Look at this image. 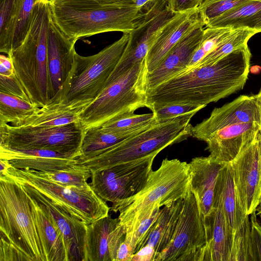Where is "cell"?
<instances>
[{
  "label": "cell",
  "mask_w": 261,
  "mask_h": 261,
  "mask_svg": "<svg viewBox=\"0 0 261 261\" xmlns=\"http://www.w3.org/2000/svg\"><path fill=\"white\" fill-rule=\"evenodd\" d=\"M15 73L12 60L9 56H0V74L8 75Z\"/></svg>",
  "instance_id": "7dc6e473"
},
{
  "label": "cell",
  "mask_w": 261,
  "mask_h": 261,
  "mask_svg": "<svg viewBox=\"0 0 261 261\" xmlns=\"http://www.w3.org/2000/svg\"><path fill=\"white\" fill-rule=\"evenodd\" d=\"M34 104L17 96L0 92V124L15 126L39 109Z\"/></svg>",
  "instance_id": "4dcf8cb0"
},
{
  "label": "cell",
  "mask_w": 261,
  "mask_h": 261,
  "mask_svg": "<svg viewBox=\"0 0 261 261\" xmlns=\"http://www.w3.org/2000/svg\"><path fill=\"white\" fill-rule=\"evenodd\" d=\"M19 0L0 1V51L8 56L12 42Z\"/></svg>",
  "instance_id": "e575fe53"
},
{
  "label": "cell",
  "mask_w": 261,
  "mask_h": 261,
  "mask_svg": "<svg viewBox=\"0 0 261 261\" xmlns=\"http://www.w3.org/2000/svg\"><path fill=\"white\" fill-rule=\"evenodd\" d=\"M43 1H46V2H50L53 0H43Z\"/></svg>",
  "instance_id": "db71d44e"
},
{
  "label": "cell",
  "mask_w": 261,
  "mask_h": 261,
  "mask_svg": "<svg viewBox=\"0 0 261 261\" xmlns=\"http://www.w3.org/2000/svg\"><path fill=\"white\" fill-rule=\"evenodd\" d=\"M81 111L57 103L47 104L14 126H38L53 127L80 121Z\"/></svg>",
  "instance_id": "f1b7e54d"
},
{
  "label": "cell",
  "mask_w": 261,
  "mask_h": 261,
  "mask_svg": "<svg viewBox=\"0 0 261 261\" xmlns=\"http://www.w3.org/2000/svg\"><path fill=\"white\" fill-rule=\"evenodd\" d=\"M51 17L49 2L38 0L32 23L22 43L8 56L31 102L39 108L50 100L47 67V38Z\"/></svg>",
  "instance_id": "277c9868"
},
{
  "label": "cell",
  "mask_w": 261,
  "mask_h": 261,
  "mask_svg": "<svg viewBox=\"0 0 261 261\" xmlns=\"http://www.w3.org/2000/svg\"><path fill=\"white\" fill-rule=\"evenodd\" d=\"M257 208H261V199H260V202H259V205H258L257 207Z\"/></svg>",
  "instance_id": "f5cc1de1"
},
{
  "label": "cell",
  "mask_w": 261,
  "mask_h": 261,
  "mask_svg": "<svg viewBox=\"0 0 261 261\" xmlns=\"http://www.w3.org/2000/svg\"><path fill=\"white\" fill-rule=\"evenodd\" d=\"M213 211L205 227L207 243L202 261H230V234L219 195L215 192Z\"/></svg>",
  "instance_id": "d4e9b609"
},
{
  "label": "cell",
  "mask_w": 261,
  "mask_h": 261,
  "mask_svg": "<svg viewBox=\"0 0 261 261\" xmlns=\"http://www.w3.org/2000/svg\"><path fill=\"white\" fill-rule=\"evenodd\" d=\"M0 92L13 95L31 102L15 73L8 75L0 74Z\"/></svg>",
  "instance_id": "b9f144b4"
},
{
  "label": "cell",
  "mask_w": 261,
  "mask_h": 261,
  "mask_svg": "<svg viewBox=\"0 0 261 261\" xmlns=\"http://www.w3.org/2000/svg\"><path fill=\"white\" fill-rule=\"evenodd\" d=\"M206 243L204 222L190 189L183 200L171 241L160 255L158 261H202Z\"/></svg>",
  "instance_id": "7c38bea8"
},
{
  "label": "cell",
  "mask_w": 261,
  "mask_h": 261,
  "mask_svg": "<svg viewBox=\"0 0 261 261\" xmlns=\"http://www.w3.org/2000/svg\"><path fill=\"white\" fill-rule=\"evenodd\" d=\"M37 1H18L12 38V51L22 43L27 35L32 23L35 6Z\"/></svg>",
  "instance_id": "8d00e7d4"
},
{
  "label": "cell",
  "mask_w": 261,
  "mask_h": 261,
  "mask_svg": "<svg viewBox=\"0 0 261 261\" xmlns=\"http://www.w3.org/2000/svg\"><path fill=\"white\" fill-rule=\"evenodd\" d=\"M234 30L229 27L206 28L204 30L201 42L195 51L188 66L180 73L188 72L194 69L206 55L227 38Z\"/></svg>",
  "instance_id": "836d02e7"
},
{
  "label": "cell",
  "mask_w": 261,
  "mask_h": 261,
  "mask_svg": "<svg viewBox=\"0 0 261 261\" xmlns=\"http://www.w3.org/2000/svg\"><path fill=\"white\" fill-rule=\"evenodd\" d=\"M248 28L261 33V2L248 0L209 23L206 28Z\"/></svg>",
  "instance_id": "83f0119b"
},
{
  "label": "cell",
  "mask_w": 261,
  "mask_h": 261,
  "mask_svg": "<svg viewBox=\"0 0 261 261\" xmlns=\"http://www.w3.org/2000/svg\"><path fill=\"white\" fill-rule=\"evenodd\" d=\"M12 179L39 205L60 231L67 261H85L87 224L28 183Z\"/></svg>",
  "instance_id": "9a60e30c"
},
{
  "label": "cell",
  "mask_w": 261,
  "mask_h": 261,
  "mask_svg": "<svg viewBox=\"0 0 261 261\" xmlns=\"http://www.w3.org/2000/svg\"><path fill=\"white\" fill-rule=\"evenodd\" d=\"M0 261H46L30 198L7 175H0Z\"/></svg>",
  "instance_id": "7a4b0ae2"
},
{
  "label": "cell",
  "mask_w": 261,
  "mask_h": 261,
  "mask_svg": "<svg viewBox=\"0 0 261 261\" xmlns=\"http://www.w3.org/2000/svg\"><path fill=\"white\" fill-rule=\"evenodd\" d=\"M36 171L42 177L59 184L80 188H91L87 182L88 179L91 177V171L76 164L59 170L48 172Z\"/></svg>",
  "instance_id": "d590c367"
},
{
  "label": "cell",
  "mask_w": 261,
  "mask_h": 261,
  "mask_svg": "<svg viewBox=\"0 0 261 261\" xmlns=\"http://www.w3.org/2000/svg\"><path fill=\"white\" fill-rule=\"evenodd\" d=\"M49 6L53 20L68 38H80L108 32L129 33L137 25L142 11L134 5L83 8L61 0H53Z\"/></svg>",
  "instance_id": "ba28073f"
},
{
  "label": "cell",
  "mask_w": 261,
  "mask_h": 261,
  "mask_svg": "<svg viewBox=\"0 0 261 261\" xmlns=\"http://www.w3.org/2000/svg\"><path fill=\"white\" fill-rule=\"evenodd\" d=\"M195 114L158 121L149 128L106 149L89 159L76 164L91 172L123 162L157 155L166 147L191 136L190 121Z\"/></svg>",
  "instance_id": "52a82bcc"
},
{
  "label": "cell",
  "mask_w": 261,
  "mask_h": 261,
  "mask_svg": "<svg viewBox=\"0 0 261 261\" xmlns=\"http://www.w3.org/2000/svg\"><path fill=\"white\" fill-rule=\"evenodd\" d=\"M2 174L28 183L87 225L107 216L110 211L91 187L64 185L42 177L35 170L12 166Z\"/></svg>",
  "instance_id": "9c48e42d"
},
{
  "label": "cell",
  "mask_w": 261,
  "mask_h": 261,
  "mask_svg": "<svg viewBox=\"0 0 261 261\" xmlns=\"http://www.w3.org/2000/svg\"><path fill=\"white\" fill-rule=\"evenodd\" d=\"M126 231L118 218L109 214L87 225L85 261H116Z\"/></svg>",
  "instance_id": "ac0fdd59"
},
{
  "label": "cell",
  "mask_w": 261,
  "mask_h": 261,
  "mask_svg": "<svg viewBox=\"0 0 261 261\" xmlns=\"http://www.w3.org/2000/svg\"><path fill=\"white\" fill-rule=\"evenodd\" d=\"M251 56L247 45L214 64L179 73L148 91V109L173 103L206 106L242 89L248 79Z\"/></svg>",
  "instance_id": "6da1fadb"
},
{
  "label": "cell",
  "mask_w": 261,
  "mask_h": 261,
  "mask_svg": "<svg viewBox=\"0 0 261 261\" xmlns=\"http://www.w3.org/2000/svg\"><path fill=\"white\" fill-rule=\"evenodd\" d=\"M257 210L258 212V215H259L260 218H261V208H256V211Z\"/></svg>",
  "instance_id": "816d5d0a"
},
{
  "label": "cell",
  "mask_w": 261,
  "mask_h": 261,
  "mask_svg": "<svg viewBox=\"0 0 261 261\" xmlns=\"http://www.w3.org/2000/svg\"><path fill=\"white\" fill-rule=\"evenodd\" d=\"M202 20L198 22L168 52L147 77L148 91L176 76L188 66L204 33Z\"/></svg>",
  "instance_id": "ffe728a7"
},
{
  "label": "cell",
  "mask_w": 261,
  "mask_h": 261,
  "mask_svg": "<svg viewBox=\"0 0 261 261\" xmlns=\"http://www.w3.org/2000/svg\"><path fill=\"white\" fill-rule=\"evenodd\" d=\"M256 211L250 215L249 241V260H261V225L256 220Z\"/></svg>",
  "instance_id": "60d3db41"
},
{
  "label": "cell",
  "mask_w": 261,
  "mask_h": 261,
  "mask_svg": "<svg viewBox=\"0 0 261 261\" xmlns=\"http://www.w3.org/2000/svg\"><path fill=\"white\" fill-rule=\"evenodd\" d=\"M248 0H204L198 8L204 26Z\"/></svg>",
  "instance_id": "f35d334b"
},
{
  "label": "cell",
  "mask_w": 261,
  "mask_h": 261,
  "mask_svg": "<svg viewBox=\"0 0 261 261\" xmlns=\"http://www.w3.org/2000/svg\"><path fill=\"white\" fill-rule=\"evenodd\" d=\"M158 122L152 112L143 114L133 113L111 120L99 127L108 132L127 133L144 130Z\"/></svg>",
  "instance_id": "d6a6232c"
},
{
  "label": "cell",
  "mask_w": 261,
  "mask_h": 261,
  "mask_svg": "<svg viewBox=\"0 0 261 261\" xmlns=\"http://www.w3.org/2000/svg\"><path fill=\"white\" fill-rule=\"evenodd\" d=\"M154 251L148 245H144L134 253L132 261H154Z\"/></svg>",
  "instance_id": "bcb514c9"
},
{
  "label": "cell",
  "mask_w": 261,
  "mask_h": 261,
  "mask_svg": "<svg viewBox=\"0 0 261 261\" xmlns=\"http://www.w3.org/2000/svg\"><path fill=\"white\" fill-rule=\"evenodd\" d=\"M260 127L256 122L232 125L214 132L203 141L207 144L211 156L228 164L255 139Z\"/></svg>",
  "instance_id": "44dd1931"
},
{
  "label": "cell",
  "mask_w": 261,
  "mask_h": 261,
  "mask_svg": "<svg viewBox=\"0 0 261 261\" xmlns=\"http://www.w3.org/2000/svg\"><path fill=\"white\" fill-rule=\"evenodd\" d=\"M161 209V207L156 206L132 231L125 234L124 240L133 248L135 253L144 246L151 229L158 217Z\"/></svg>",
  "instance_id": "74e56055"
},
{
  "label": "cell",
  "mask_w": 261,
  "mask_h": 261,
  "mask_svg": "<svg viewBox=\"0 0 261 261\" xmlns=\"http://www.w3.org/2000/svg\"><path fill=\"white\" fill-rule=\"evenodd\" d=\"M201 20L198 8L175 14L161 29L146 57L148 73L154 70L171 49Z\"/></svg>",
  "instance_id": "603a6c76"
},
{
  "label": "cell",
  "mask_w": 261,
  "mask_h": 261,
  "mask_svg": "<svg viewBox=\"0 0 261 261\" xmlns=\"http://www.w3.org/2000/svg\"><path fill=\"white\" fill-rule=\"evenodd\" d=\"M253 1H257L261 2V0H253Z\"/></svg>",
  "instance_id": "11a10c76"
},
{
  "label": "cell",
  "mask_w": 261,
  "mask_h": 261,
  "mask_svg": "<svg viewBox=\"0 0 261 261\" xmlns=\"http://www.w3.org/2000/svg\"><path fill=\"white\" fill-rule=\"evenodd\" d=\"M168 8L174 14L197 9L204 0H164Z\"/></svg>",
  "instance_id": "ee69618b"
},
{
  "label": "cell",
  "mask_w": 261,
  "mask_h": 261,
  "mask_svg": "<svg viewBox=\"0 0 261 261\" xmlns=\"http://www.w3.org/2000/svg\"><path fill=\"white\" fill-rule=\"evenodd\" d=\"M28 196L46 261H67L64 240L61 232L39 205Z\"/></svg>",
  "instance_id": "484cf974"
},
{
  "label": "cell",
  "mask_w": 261,
  "mask_h": 261,
  "mask_svg": "<svg viewBox=\"0 0 261 261\" xmlns=\"http://www.w3.org/2000/svg\"><path fill=\"white\" fill-rule=\"evenodd\" d=\"M85 129L80 121L53 126L0 124V147L46 149L79 158Z\"/></svg>",
  "instance_id": "30bf717a"
},
{
  "label": "cell",
  "mask_w": 261,
  "mask_h": 261,
  "mask_svg": "<svg viewBox=\"0 0 261 261\" xmlns=\"http://www.w3.org/2000/svg\"><path fill=\"white\" fill-rule=\"evenodd\" d=\"M134 253L133 248L123 240L118 248L116 261H132Z\"/></svg>",
  "instance_id": "f6af8a7d"
},
{
  "label": "cell",
  "mask_w": 261,
  "mask_h": 261,
  "mask_svg": "<svg viewBox=\"0 0 261 261\" xmlns=\"http://www.w3.org/2000/svg\"><path fill=\"white\" fill-rule=\"evenodd\" d=\"M183 200L179 199L161 209L146 240L144 245L150 246L154 251V261H158L160 255L171 241L182 207Z\"/></svg>",
  "instance_id": "4316f807"
},
{
  "label": "cell",
  "mask_w": 261,
  "mask_h": 261,
  "mask_svg": "<svg viewBox=\"0 0 261 261\" xmlns=\"http://www.w3.org/2000/svg\"><path fill=\"white\" fill-rule=\"evenodd\" d=\"M189 164L191 174L190 190L195 196L204 221L213 213L217 180L226 164L210 155L194 158Z\"/></svg>",
  "instance_id": "7402d4cb"
},
{
  "label": "cell",
  "mask_w": 261,
  "mask_h": 261,
  "mask_svg": "<svg viewBox=\"0 0 261 261\" xmlns=\"http://www.w3.org/2000/svg\"><path fill=\"white\" fill-rule=\"evenodd\" d=\"M205 106L187 103L155 105L150 110L153 113L158 121L191 114H196Z\"/></svg>",
  "instance_id": "ab89813d"
},
{
  "label": "cell",
  "mask_w": 261,
  "mask_h": 261,
  "mask_svg": "<svg viewBox=\"0 0 261 261\" xmlns=\"http://www.w3.org/2000/svg\"><path fill=\"white\" fill-rule=\"evenodd\" d=\"M148 74L145 59L120 75L108 78L96 99L79 114L85 131L139 108H148Z\"/></svg>",
  "instance_id": "5b68a950"
},
{
  "label": "cell",
  "mask_w": 261,
  "mask_h": 261,
  "mask_svg": "<svg viewBox=\"0 0 261 261\" xmlns=\"http://www.w3.org/2000/svg\"><path fill=\"white\" fill-rule=\"evenodd\" d=\"M154 0H134V4L138 8L142 10L143 8L152 3Z\"/></svg>",
  "instance_id": "c3c4849f"
},
{
  "label": "cell",
  "mask_w": 261,
  "mask_h": 261,
  "mask_svg": "<svg viewBox=\"0 0 261 261\" xmlns=\"http://www.w3.org/2000/svg\"><path fill=\"white\" fill-rule=\"evenodd\" d=\"M215 192L220 196L230 234V261L249 260L250 220L241 205L230 163L220 171Z\"/></svg>",
  "instance_id": "4fadbf2b"
},
{
  "label": "cell",
  "mask_w": 261,
  "mask_h": 261,
  "mask_svg": "<svg viewBox=\"0 0 261 261\" xmlns=\"http://www.w3.org/2000/svg\"><path fill=\"white\" fill-rule=\"evenodd\" d=\"M75 42L59 29L51 15L47 38V67L50 90L48 103L59 94L71 69L76 52Z\"/></svg>",
  "instance_id": "d6986e66"
},
{
  "label": "cell",
  "mask_w": 261,
  "mask_h": 261,
  "mask_svg": "<svg viewBox=\"0 0 261 261\" xmlns=\"http://www.w3.org/2000/svg\"><path fill=\"white\" fill-rule=\"evenodd\" d=\"M229 163L241 205L249 216L256 211L261 199V162L256 137Z\"/></svg>",
  "instance_id": "2e32d148"
},
{
  "label": "cell",
  "mask_w": 261,
  "mask_h": 261,
  "mask_svg": "<svg viewBox=\"0 0 261 261\" xmlns=\"http://www.w3.org/2000/svg\"><path fill=\"white\" fill-rule=\"evenodd\" d=\"M141 132L114 133L105 131L99 127L87 129L85 131L77 160H85L97 156L108 148Z\"/></svg>",
  "instance_id": "f546056e"
},
{
  "label": "cell",
  "mask_w": 261,
  "mask_h": 261,
  "mask_svg": "<svg viewBox=\"0 0 261 261\" xmlns=\"http://www.w3.org/2000/svg\"><path fill=\"white\" fill-rule=\"evenodd\" d=\"M128 40L129 33H123L119 39L94 55L84 57L75 52L66 80L59 94L49 103L83 111L102 90L121 58Z\"/></svg>",
  "instance_id": "8992f818"
},
{
  "label": "cell",
  "mask_w": 261,
  "mask_h": 261,
  "mask_svg": "<svg viewBox=\"0 0 261 261\" xmlns=\"http://www.w3.org/2000/svg\"><path fill=\"white\" fill-rule=\"evenodd\" d=\"M142 11L136 27L129 33L124 52L109 78L120 75L144 60L162 27L175 14L164 0H154Z\"/></svg>",
  "instance_id": "5bb4252c"
},
{
  "label": "cell",
  "mask_w": 261,
  "mask_h": 261,
  "mask_svg": "<svg viewBox=\"0 0 261 261\" xmlns=\"http://www.w3.org/2000/svg\"><path fill=\"white\" fill-rule=\"evenodd\" d=\"M258 31L248 28L234 29L231 34L206 55L195 68L212 64L233 51L248 45L249 40Z\"/></svg>",
  "instance_id": "1f68e13d"
},
{
  "label": "cell",
  "mask_w": 261,
  "mask_h": 261,
  "mask_svg": "<svg viewBox=\"0 0 261 261\" xmlns=\"http://www.w3.org/2000/svg\"><path fill=\"white\" fill-rule=\"evenodd\" d=\"M156 155L152 154L91 172L90 185L106 202L114 204L130 198L145 186Z\"/></svg>",
  "instance_id": "8fae6325"
},
{
  "label": "cell",
  "mask_w": 261,
  "mask_h": 261,
  "mask_svg": "<svg viewBox=\"0 0 261 261\" xmlns=\"http://www.w3.org/2000/svg\"><path fill=\"white\" fill-rule=\"evenodd\" d=\"M71 6L83 8H98L134 5V0H61Z\"/></svg>",
  "instance_id": "7bdbcfd3"
},
{
  "label": "cell",
  "mask_w": 261,
  "mask_h": 261,
  "mask_svg": "<svg viewBox=\"0 0 261 261\" xmlns=\"http://www.w3.org/2000/svg\"><path fill=\"white\" fill-rule=\"evenodd\" d=\"M256 122L261 119L256 95H241L233 101L215 108L210 116L191 128V136L201 141L225 127Z\"/></svg>",
  "instance_id": "e0dca14e"
},
{
  "label": "cell",
  "mask_w": 261,
  "mask_h": 261,
  "mask_svg": "<svg viewBox=\"0 0 261 261\" xmlns=\"http://www.w3.org/2000/svg\"><path fill=\"white\" fill-rule=\"evenodd\" d=\"M76 156L46 149H12L0 147V159L8 161L18 169L29 168L42 172L53 171L70 167Z\"/></svg>",
  "instance_id": "cb8c5ba5"
},
{
  "label": "cell",
  "mask_w": 261,
  "mask_h": 261,
  "mask_svg": "<svg viewBox=\"0 0 261 261\" xmlns=\"http://www.w3.org/2000/svg\"><path fill=\"white\" fill-rule=\"evenodd\" d=\"M256 138L258 142L259 153H260V162H261V127L258 130V132L257 134ZM260 190H261V179H260Z\"/></svg>",
  "instance_id": "681fc988"
},
{
  "label": "cell",
  "mask_w": 261,
  "mask_h": 261,
  "mask_svg": "<svg viewBox=\"0 0 261 261\" xmlns=\"http://www.w3.org/2000/svg\"><path fill=\"white\" fill-rule=\"evenodd\" d=\"M256 97L261 119V89L260 91L258 92V93L257 95H256Z\"/></svg>",
  "instance_id": "f907efd6"
},
{
  "label": "cell",
  "mask_w": 261,
  "mask_h": 261,
  "mask_svg": "<svg viewBox=\"0 0 261 261\" xmlns=\"http://www.w3.org/2000/svg\"><path fill=\"white\" fill-rule=\"evenodd\" d=\"M191 179L189 163L177 159H164L157 170L151 171L142 190L112 204L110 211L119 213L120 223L128 233L156 206L184 199L190 189Z\"/></svg>",
  "instance_id": "3957f363"
}]
</instances>
